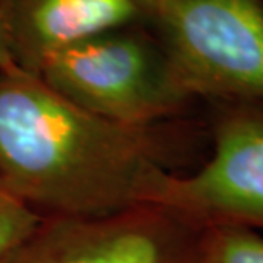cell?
<instances>
[{
  "label": "cell",
  "instance_id": "obj_1",
  "mask_svg": "<svg viewBox=\"0 0 263 263\" xmlns=\"http://www.w3.org/2000/svg\"><path fill=\"white\" fill-rule=\"evenodd\" d=\"M183 117L153 126L104 119L34 73L0 70V187L43 217H109L156 205Z\"/></svg>",
  "mask_w": 263,
  "mask_h": 263
},
{
  "label": "cell",
  "instance_id": "obj_2",
  "mask_svg": "<svg viewBox=\"0 0 263 263\" xmlns=\"http://www.w3.org/2000/svg\"><path fill=\"white\" fill-rule=\"evenodd\" d=\"M34 75L78 107L127 126L185 117L197 100L146 26L112 31L49 54Z\"/></svg>",
  "mask_w": 263,
  "mask_h": 263
},
{
  "label": "cell",
  "instance_id": "obj_3",
  "mask_svg": "<svg viewBox=\"0 0 263 263\" xmlns=\"http://www.w3.org/2000/svg\"><path fill=\"white\" fill-rule=\"evenodd\" d=\"M146 27L194 99L263 100V0H149Z\"/></svg>",
  "mask_w": 263,
  "mask_h": 263
},
{
  "label": "cell",
  "instance_id": "obj_4",
  "mask_svg": "<svg viewBox=\"0 0 263 263\" xmlns=\"http://www.w3.org/2000/svg\"><path fill=\"white\" fill-rule=\"evenodd\" d=\"M211 156L189 175L165 177L156 205L200 226L263 233V100H212Z\"/></svg>",
  "mask_w": 263,
  "mask_h": 263
},
{
  "label": "cell",
  "instance_id": "obj_5",
  "mask_svg": "<svg viewBox=\"0 0 263 263\" xmlns=\"http://www.w3.org/2000/svg\"><path fill=\"white\" fill-rule=\"evenodd\" d=\"M204 226L163 205L109 217H44L10 263H200Z\"/></svg>",
  "mask_w": 263,
  "mask_h": 263
},
{
  "label": "cell",
  "instance_id": "obj_6",
  "mask_svg": "<svg viewBox=\"0 0 263 263\" xmlns=\"http://www.w3.org/2000/svg\"><path fill=\"white\" fill-rule=\"evenodd\" d=\"M148 19L149 0H10L15 63L36 73L49 54Z\"/></svg>",
  "mask_w": 263,
  "mask_h": 263
},
{
  "label": "cell",
  "instance_id": "obj_7",
  "mask_svg": "<svg viewBox=\"0 0 263 263\" xmlns=\"http://www.w3.org/2000/svg\"><path fill=\"white\" fill-rule=\"evenodd\" d=\"M200 263H263V234L233 224L205 226Z\"/></svg>",
  "mask_w": 263,
  "mask_h": 263
},
{
  "label": "cell",
  "instance_id": "obj_8",
  "mask_svg": "<svg viewBox=\"0 0 263 263\" xmlns=\"http://www.w3.org/2000/svg\"><path fill=\"white\" fill-rule=\"evenodd\" d=\"M44 217L14 195L0 190V263H10Z\"/></svg>",
  "mask_w": 263,
  "mask_h": 263
},
{
  "label": "cell",
  "instance_id": "obj_9",
  "mask_svg": "<svg viewBox=\"0 0 263 263\" xmlns=\"http://www.w3.org/2000/svg\"><path fill=\"white\" fill-rule=\"evenodd\" d=\"M17 66L10 29V0H0V70Z\"/></svg>",
  "mask_w": 263,
  "mask_h": 263
},
{
  "label": "cell",
  "instance_id": "obj_10",
  "mask_svg": "<svg viewBox=\"0 0 263 263\" xmlns=\"http://www.w3.org/2000/svg\"><path fill=\"white\" fill-rule=\"evenodd\" d=\"M0 190H2V187H0Z\"/></svg>",
  "mask_w": 263,
  "mask_h": 263
}]
</instances>
